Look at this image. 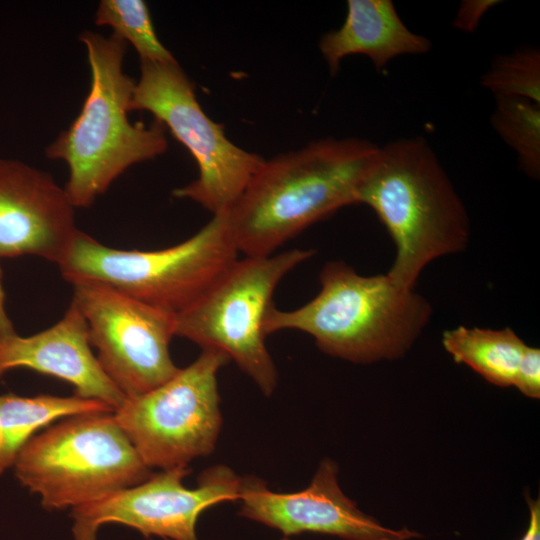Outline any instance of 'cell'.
I'll return each mask as SVG.
<instances>
[{
    "instance_id": "6da1fadb",
    "label": "cell",
    "mask_w": 540,
    "mask_h": 540,
    "mask_svg": "<svg viewBox=\"0 0 540 540\" xmlns=\"http://www.w3.org/2000/svg\"><path fill=\"white\" fill-rule=\"evenodd\" d=\"M379 146L360 138L327 137L264 159L225 212L238 252L269 256L338 209L357 204V192Z\"/></svg>"
},
{
    "instance_id": "7a4b0ae2",
    "label": "cell",
    "mask_w": 540,
    "mask_h": 540,
    "mask_svg": "<svg viewBox=\"0 0 540 540\" xmlns=\"http://www.w3.org/2000/svg\"><path fill=\"white\" fill-rule=\"evenodd\" d=\"M358 203L373 209L396 246L386 275L398 286L414 289L430 262L468 245L466 208L436 154L420 136L379 147L359 186Z\"/></svg>"
},
{
    "instance_id": "3957f363",
    "label": "cell",
    "mask_w": 540,
    "mask_h": 540,
    "mask_svg": "<svg viewBox=\"0 0 540 540\" xmlns=\"http://www.w3.org/2000/svg\"><path fill=\"white\" fill-rule=\"evenodd\" d=\"M80 40L87 52L90 89L77 118L46 148L48 158L68 167L64 189L74 208L91 206L129 167L168 147L161 122L129 120L135 81L123 70L127 43L92 31L83 32Z\"/></svg>"
},
{
    "instance_id": "277c9868",
    "label": "cell",
    "mask_w": 540,
    "mask_h": 540,
    "mask_svg": "<svg viewBox=\"0 0 540 540\" xmlns=\"http://www.w3.org/2000/svg\"><path fill=\"white\" fill-rule=\"evenodd\" d=\"M320 291L300 308L268 312L266 336L285 329L311 335L326 354L355 363L403 356L428 324L431 304L386 274L363 276L343 261L327 262Z\"/></svg>"
},
{
    "instance_id": "5b68a950",
    "label": "cell",
    "mask_w": 540,
    "mask_h": 540,
    "mask_svg": "<svg viewBox=\"0 0 540 540\" xmlns=\"http://www.w3.org/2000/svg\"><path fill=\"white\" fill-rule=\"evenodd\" d=\"M225 213L187 240L160 250H120L77 231L58 264L62 277L94 281L178 314L195 303L237 260Z\"/></svg>"
},
{
    "instance_id": "8992f818",
    "label": "cell",
    "mask_w": 540,
    "mask_h": 540,
    "mask_svg": "<svg viewBox=\"0 0 540 540\" xmlns=\"http://www.w3.org/2000/svg\"><path fill=\"white\" fill-rule=\"evenodd\" d=\"M13 466L21 485L48 510L95 502L152 475L113 412L52 425L24 445Z\"/></svg>"
},
{
    "instance_id": "52a82bcc",
    "label": "cell",
    "mask_w": 540,
    "mask_h": 540,
    "mask_svg": "<svg viewBox=\"0 0 540 540\" xmlns=\"http://www.w3.org/2000/svg\"><path fill=\"white\" fill-rule=\"evenodd\" d=\"M313 254V250L291 249L237 259L195 303L176 314L175 336L202 350L224 353L270 396L278 374L265 345V318L274 306L279 282Z\"/></svg>"
},
{
    "instance_id": "ba28073f",
    "label": "cell",
    "mask_w": 540,
    "mask_h": 540,
    "mask_svg": "<svg viewBox=\"0 0 540 540\" xmlns=\"http://www.w3.org/2000/svg\"><path fill=\"white\" fill-rule=\"evenodd\" d=\"M130 110L147 111L194 157L199 175L173 195L190 199L213 215L228 211L263 163L261 155L232 143L223 125L203 111L194 84L176 60L140 62Z\"/></svg>"
},
{
    "instance_id": "9c48e42d",
    "label": "cell",
    "mask_w": 540,
    "mask_h": 540,
    "mask_svg": "<svg viewBox=\"0 0 540 540\" xmlns=\"http://www.w3.org/2000/svg\"><path fill=\"white\" fill-rule=\"evenodd\" d=\"M229 361L220 351L202 350L171 379L126 397L113 412L147 467H186L214 451L222 426L217 375Z\"/></svg>"
},
{
    "instance_id": "30bf717a",
    "label": "cell",
    "mask_w": 540,
    "mask_h": 540,
    "mask_svg": "<svg viewBox=\"0 0 540 540\" xmlns=\"http://www.w3.org/2000/svg\"><path fill=\"white\" fill-rule=\"evenodd\" d=\"M72 301L83 314L102 369L126 396L144 394L180 368L169 344L176 315L94 281H74Z\"/></svg>"
},
{
    "instance_id": "8fae6325",
    "label": "cell",
    "mask_w": 540,
    "mask_h": 540,
    "mask_svg": "<svg viewBox=\"0 0 540 540\" xmlns=\"http://www.w3.org/2000/svg\"><path fill=\"white\" fill-rule=\"evenodd\" d=\"M190 472L188 466L162 470L137 485L72 508L74 540H96L98 529L107 523L124 524L145 536L199 540L200 514L238 500L241 477L227 466L216 465L202 472L197 487L189 489L183 479Z\"/></svg>"
},
{
    "instance_id": "7c38bea8",
    "label": "cell",
    "mask_w": 540,
    "mask_h": 540,
    "mask_svg": "<svg viewBox=\"0 0 540 540\" xmlns=\"http://www.w3.org/2000/svg\"><path fill=\"white\" fill-rule=\"evenodd\" d=\"M338 466L324 459L309 486L293 493L268 489L257 477L241 478L239 514L279 530L285 537L316 532L345 540H410L407 528L391 529L359 510L340 489Z\"/></svg>"
},
{
    "instance_id": "4fadbf2b",
    "label": "cell",
    "mask_w": 540,
    "mask_h": 540,
    "mask_svg": "<svg viewBox=\"0 0 540 540\" xmlns=\"http://www.w3.org/2000/svg\"><path fill=\"white\" fill-rule=\"evenodd\" d=\"M74 209L51 174L0 159V260L32 255L58 265L78 231Z\"/></svg>"
},
{
    "instance_id": "5bb4252c",
    "label": "cell",
    "mask_w": 540,
    "mask_h": 540,
    "mask_svg": "<svg viewBox=\"0 0 540 540\" xmlns=\"http://www.w3.org/2000/svg\"><path fill=\"white\" fill-rule=\"evenodd\" d=\"M16 368L66 381L75 395L104 402L114 411L126 400L92 353L86 320L73 301L48 329L28 337L15 334L0 342V377Z\"/></svg>"
},
{
    "instance_id": "9a60e30c",
    "label": "cell",
    "mask_w": 540,
    "mask_h": 540,
    "mask_svg": "<svg viewBox=\"0 0 540 540\" xmlns=\"http://www.w3.org/2000/svg\"><path fill=\"white\" fill-rule=\"evenodd\" d=\"M430 48V40L404 24L391 0H348L344 23L319 41L332 75L349 55L363 54L381 71L395 57L425 54Z\"/></svg>"
},
{
    "instance_id": "2e32d148",
    "label": "cell",
    "mask_w": 540,
    "mask_h": 540,
    "mask_svg": "<svg viewBox=\"0 0 540 540\" xmlns=\"http://www.w3.org/2000/svg\"><path fill=\"white\" fill-rule=\"evenodd\" d=\"M111 412L114 410L106 403L75 394L69 397L0 395V475L14 465L21 449L39 429L61 418Z\"/></svg>"
},
{
    "instance_id": "e0dca14e",
    "label": "cell",
    "mask_w": 540,
    "mask_h": 540,
    "mask_svg": "<svg viewBox=\"0 0 540 540\" xmlns=\"http://www.w3.org/2000/svg\"><path fill=\"white\" fill-rule=\"evenodd\" d=\"M442 344L456 363H463L488 382L514 384L522 353L527 346L509 327L500 330L457 328L444 331Z\"/></svg>"
},
{
    "instance_id": "ac0fdd59",
    "label": "cell",
    "mask_w": 540,
    "mask_h": 540,
    "mask_svg": "<svg viewBox=\"0 0 540 540\" xmlns=\"http://www.w3.org/2000/svg\"><path fill=\"white\" fill-rule=\"evenodd\" d=\"M491 124L500 138L515 151L521 171L538 179L540 104L523 98L495 96Z\"/></svg>"
},
{
    "instance_id": "d6986e66",
    "label": "cell",
    "mask_w": 540,
    "mask_h": 540,
    "mask_svg": "<svg viewBox=\"0 0 540 540\" xmlns=\"http://www.w3.org/2000/svg\"><path fill=\"white\" fill-rule=\"evenodd\" d=\"M95 24L109 26L113 35L131 44L140 62L176 60L159 40L146 3L142 0H102L95 14Z\"/></svg>"
},
{
    "instance_id": "ffe728a7",
    "label": "cell",
    "mask_w": 540,
    "mask_h": 540,
    "mask_svg": "<svg viewBox=\"0 0 540 540\" xmlns=\"http://www.w3.org/2000/svg\"><path fill=\"white\" fill-rule=\"evenodd\" d=\"M495 96L516 97L540 104V52L526 47L497 55L481 77Z\"/></svg>"
},
{
    "instance_id": "44dd1931",
    "label": "cell",
    "mask_w": 540,
    "mask_h": 540,
    "mask_svg": "<svg viewBox=\"0 0 540 540\" xmlns=\"http://www.w3.org/2000/svg\"><path fill=\"white\" fill-rule=\"evenodd\" d=\"M522 394L533 399L540 398V350L526 346L515 376L514 384Z\"/></svg>"
},
{
    "instance_id": "7402d4cb",
    "label": "cell",
    "mask_w": 540,
    "mask_h": 540,
    "mask_svg": "<svg viewBox=\"0 0 540 540\" xmlns=\"http://www.w3.org/2000/svg\"><path fill=\"white\" fill-rule=\"evenodd\" d=\"M499 1L496 0H465L461 3L453 21L455 28L472 33L484 14Z\"/></svg>"
},
{
    "instance_id": "603a6c76",
    "label": "cell",
    "mask_w": 540,
    "mask_h": 540,
    "mask_svg": "<svg viewBox=\"0 0 540 540\" xmlns=\"http://www.w3.org/2000/svg\"><path fill=\"white\" fill-rule=\"evenodd\" d=\"M530 512L529 525L521 540H540V502L526 495Z\"/></svg>"
},
{
    "instance_id": "cb8c5ba5",
    "label": "cell",
    "mask_w": 540,
    "mask_h": 540,
    "mask_svg": "<svg viewBox=\"0 0 540 540\" xmlns=\"http://www.w3.org/2000/svg\"><path fill=\"white\" fill-rule=\"evenodd\" d=\"M17 334L5 308V291L0 266V342Z\"/></svg>"
},
{
    "instance_id": "d4e9b609",
    "label": "cell",
    "mask_w": 540,
    "mask_h": 540,
    "mask_svg": "<svg viewBox=\"0 0 540 540\" xmlns=\"http://www.w3.org/2000/svg\"><path fill=\"white\" fill-rule=\"evenodd\" d=\"M280 540H290V539L288 537H284V538H282Z\"/></svg>"
}]
</instances>
